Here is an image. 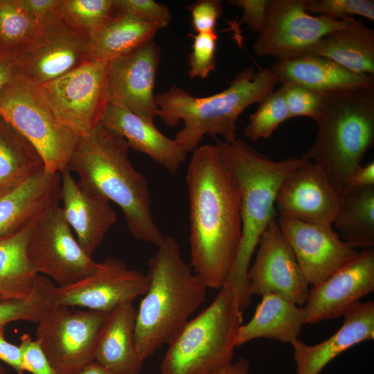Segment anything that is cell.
<instances>
[{"label": "cell", "instance_id": "3957f363", "mask_svg": "<svg viewBox=\"0 0 374 374\" xmlns=\"http://www.w3.org/2000/svg\"><path fill=\"white\" fill-rule=\"evenodd\" d=\"M216 145L235 178L240 196L242 237L236 260L227 281L234 287L242 310L251 303L247 279L250 262L259 240L276 217L275 202L285 178L308 162L299 157L274 161L237 139L227 143L215 138Z\"/></svg>", "mask_w": 374, "mask_h": 374}, {"label": "cell", "instance_id": "f1b7e54d", "mask_svg": "<svg viewBox=\"0 0 374 374\" xmlns=\"http://www.w3.org/2000/svg\"><path fill=\"white\" fill-rule=\"evenodd\" d=\"M161 28L134 17L117 14L89 39V60L109 62L154 39Z\"/></svg>", "mask_w": 374, "mask_h": 374}, {"label": "cell", "instance_id": "ba28073f", "mask_svg": "<svg viewBox=\"0 0 374 374\" xmlns=\"http://www.w3.org/2000/svg\"><path fill=\"white\" fill-rule=\"evenodd\" d=\"M0 115L35 147L46 170L67 167L78 136L58 120L41 85L16 66L0 95Z\"/></svg>", "mask_w": 374, "mask_h": 374}, {"label": "cell", "instance_id": "681fc988", "mask_svg": "<svg viewBox=\"0 0 374 374\" xmlns=\"http://www.w3.org/2000/svg\"><path fill=\"white\" fill-rule=\"evenodd\" d=\"M0 374H6V368L0 363Z\"/></svg>", "mask_w": 374, "mask_h": 374}, {"label": "cell", "instance_id": "7bdbcfd3", "mask_svg": "<svg viewBox=\"0 0 374 374\" xmlns=\"http://www.w3.org/2000/svg\"><path fill=\"white\" fill-rule=\"evenodd\" d=\"M21 1L38 26L57 15L60 0H21Z\"/></svg>", "mask_w": 374, "mask_h": 374}, {"label": "cell", "instance_id": "277c9868", "mask_svg": "<svg viewBox=\"0 0 374 374\" xmlns=\"http://www.w3.org/2000/svg\"><path fill=\"white\" fill-rule=\"evenodd\" d=\"M148 262V287L137 310L135 340L143 361L168 344L205 301L203 280L182 257L172 236H166Z\"/></svg>", "mask_w": 374, "mask_h": 374}, {"label": "cell", "instance_id": "2e32d148", "mask_svg": "<svg viewBox=\"0 0 374 374\" xmlns=\"http://www.w3.org/2000/svg\"><path fill=\"white\" fill-rule=\"evenodd\" d=\"M161 48L154 39L108 63V104L125 107L154 122L159 109L154 87Z\"/></svg>", "mask_w": 374, "mask_h": 374}, {"label": "cell", "instance_id": "7402d4cb", "mask_svg": "<svg viewBox=\"0 0 374 374\" xmlns=\"http://www.w3.org/2000/svg\"><path fill=\"white\" fill-rule=\"evenodd\" d=\"M60 173L43 169L0 195V240L34 223L61 202Z\"/></svg>", "mask_w": 374, "mask_h": 374}, {"label": "cell", "instance_id": "7dc6e473", "mask_svg": "<svg viewBox=\"0 0 374 374\" xmlns=\"http://www.w3.org/2000/svg\"><path fill=\"white\" fill-rule=\"evenodd\" d=\"M215 374H250L249 362L245 358H240L232 362Z\"/></svg>", "mask_w": 374, "mask_h": 374}, {"label": "cell", "instance_id": "8fae6325", "mask_svg": "<svg viewBox=\"0 0 374 374\" xmlns=\"http://www.w3.org/2000/svg\"><path fill=\"white\" fill-rule=\"evenodd\" d=\"M28 254L36 272L52 278L58 287L86 278L100 265L82 249L59 206L35 222Z\"/></svg>", "mask_w": 374, "mask_h": 374}, {"label": "cell", "instance_id": "44dd1931", "mask_svg": "<svg viewBox=\"0 0 374 374\" xmlns=\"http://www.w3.org/2000/svg\"><path fill=\"white\" fill-rule=\"evenodd\" d=\"M343 324L331 337L308 345L297 339L291 345L296 374H319L337 356L362 341L374 338V303L357 302L342 315Z\"/></svg>", "mask_w": 374, "mask_h": 374}, {"label": "cell", "instance_id": "5bb4252c", "mask_svg": "<svg viewBox=\"0 0 374 374\" xmlns=\"http://www.w3.org/2000/svg\"><path fill=\"white\" fill-rule=\"evenodd\" d=\"M148 287L147 274L130 269L123 260L110 257L100 262L99 267L86 278L68 285L56 286L51 303L108 312L143 296Z\"/></svg>", "mask_w": 374, "mask_h": 374}, {"label": "cell", "instance_id": "ac0fdd59", "mask_svg": "<svg viewBox=\"0 0 374 374\" xmlns=\"http://www.w3.org/2000/svg\"><path fill=\"white\" fill-rule=\"evenodd\" d=\"M374 291V249H366L310 290L305 323L334 319L359 299Z\"/></svg>", "mask_w": 374, "mask_h": 374}, {"label": "cell", "instance_id": "6da1fadb", "mask_svg": "<svg viewBox=\"0 0 374 374\" xmlns=\"http://www.w3.org/2000/svg\"><path fill=\"white\" fill-rule=\"evenodd\" d=\"M186 181L189 264L207 287L220 289L231 274L241 241L239 188L216 145H202L193 152Z\"/></svg>", "mask_w": 374, "mask_h": 374}, {"label": "cell", "instance_id": "f546056e", "mask_svg": "<svg viewBox=\"0 0 374 374\" xmlns=\"http://www.w3.org/2000/svg\"><path fill=\"white\" fill-rule=\"evenodd\" d=\"M340 197L333 228L352 247L373 248L374 186L348 188Z\"/></svg>", "mask_w": 374, "mask_h": 374}, {"label": "cell", "instance_id": "603a6c76", "mask_svg": "<svg viewBox=\"0 0 374 374\" xmlns=\"http://www.w3.org/2000/svg\"><path fill=\"white\" fill-rule=\"evenodd\" d=\"M100 123L123 137L130 148L145 154L170 174H175L188 152L150 122L130 110L108 104Z\"/></svg>", "mask_w": 374, "mask_h": 374}, {"label": "cell", "instance_id": "52a82bcc", "mask_svg": "<svg viewBox=\"0 0 374 374\" xmlns=\"http://www.w3.org/2000/svg\"><path fill=\"white\" fill-rule=\"evenodd\" d=\"M242 322L236 292L226 281L211 305L168 344L161 374H215L232 363Z\"/></svg>", "mask_w": 374, "mask_h": 374}, {"label": "cell", "instance_id": "d590c367", "mask_svg": "<svg viewBox=\"0 0 374 374\" xmlns=\"http://www.w3.org/2000/svg\"><path fill=\"white\" fill-rule=\"evenodd\" d=\"M282 91L291 118L307 116L315 122L319 118L325 104V93L294 82H284Z\"/></svg>", "mask_w": 374, "mask_h": 374}, {"label": "cell", "instance_id": "e0dca14e", "mask_svg": "<svg viewBox=\"0 0 374 374\" xmlns=\"http://www.w3.org/2000/svg\"><path fill=\"white\" fill-rule=\"evenodd\" d=\"M278 224L309 285H316L353 258L356 249L330 224H313L280 215Z\"/></svg>", "mask_w": 374, "mask_h": 374}, {"label": "cell", "instance_id": "8d00e7d4", "mask_svg": "<svg viewBox=\"0 0 374 374\" xmlns=\"http://www.w3.org/2000/svg\"><path fill=\"white\" fill-rule=\"evenodd\" d=\"M188 35L193 39L188 75L192 79L206 78L216 67L215 51L218 39L216 30Z\"/></svg>", "mask_w": 374, "mask_h": 374}, {"label": "cell", "instance_id": "9a60e30c", "mask_svg": "<svg viewBox=\"0 0 374 374\" xmlns=\"http://www.w3.org/2000/svg\"><path fill=\"white\" fill-rule=\"evenodd\" d=\"M247 279L251 295L273 294L296 305H304L309 294L295 255L275 217L262 234Z\"/></svg>", "mask_w": 374, "mask_h": 374}, {"label": "cell", "instance_id": "4fadbf2b", "mask_svg": "<svg viewBox=\"0 0 374 374\" xmlns=\"http://www.w3.org/2000/svg\"><path fill=\"white\" fill-rule=\"evenodd\" d=\"M89 38L59 14L37 26L34 36L13 53L16 68L43 85L89 60Z\"/></svg>", "mask_w": 374, "mask_h": 374}, {"label": "cell", "instance_id": "30bf717a", "mask_svg": "<svg viewBox=\"0 0 374 374\" xmlns=\"http://www.w3.org/2000/svg\"><path fill=\"white\" fill-rule=\"evenodd\" d=\"M109 62L87 60L72 71L41 85L58 120L78 137L100 122L108 105Z\"/></svg>", "mask_w": 374, "mask_h": 374}, {"label": "cell", "instance_id": "f35d334b", "mask_svg": "<svg viewBox=\"0 0 374 374\" xmlns=\"http://www.w3.org/2000/svg\"><path fill=\"white\" fill-rule=\"evenodd\" d=\"M117 12L134 17L143 21L167 27L171 20L169 8L154 0H115Z\"/></svg>", "mask_w": 374, "mask_h": 374}, {"label": "cell", "instance_id": "7a4b0ae2", "mask_svg": "<svg viewBox=\"0 0 374 374\" xmlns=\"http://www.w3.org/2000/svg\"><path fill=\"white\" fill-rule=\"evenodd\" d=\"M129 149L123 137L100 122L78 137L67 168L82 186L119 206L133 237L158 247L166 236L152 217L148 181L133 166Z\"/></svg>", "mask_w": 374, "mask_h": 374}, {"label": "cell", "instance_id": "4316f807", "mask_svg": "<svg viewBox=\"0 0 374 374\" xmlns=\"http://www.w3.org/2000/svg\"><path fill=\"white\" fill-rule=\"evenodd\" d=\"M304 324L303 308L277 295L264 294L251 319L240 327L236 345L258 338L291 344L299 338Z\"/></svg>", "mask_w": 374, "mask_h": 374}, {"label": "cell", "instance_id": "cb8c5ba5", "mask_svg": "<svg viewBox=\"0 0 374 374\" xmlns=\"http://www.w3.org/2000/svg\"><path fill=\"white\" fill-rule=\"evenodd\" d=\"M277 83L294 82L326 93L374 85V75L351 71L332 60L304 53L276 60L270 68Z\"/></svg>", "mask_w": 374, "mask_h": 374}, {"label": "cell", "instance_id": "74e56055", "mask_svg": "<svg viewBox=\"0 0 374 374\" xmlns=\"http://www.w3.org/2000/svg\"><path fill=\"white\" fill-rule=\"evenodd\" d=\"M305 8L337 19L359 15L374 20L373 0H307Z\"/></svg>", "mask_w": 374, "mask_h": 374}, {"label": "cell", "instance_id": "83f0119b", "mask_svg": "<svg viewBox=\"0 0 374 374\" xmlns=\"http://www.w3.org/2000/svg\"><path fill=\"white\" fill-rule=\"evenodd\" d=\"M35 222L0 240V300L24 299L35 285L39 274L28 254Z\"/></svg>", "mask_w": 374, "mask_h": 374}, {"label": "cell", "instance_id": "4dcf8cb0", "mask_svg": "<svg viewBox=\"0 0 374 374\" xmlns=\"http://www.w3.org/2000/svg\"><path fill=\"white\" fill-rule=\"evenodd\" d=\"M44 168L35 147L0 115V195Z\"/></svg>", "mask_w": 374, "mask_h": 374}, {"label": "cell", "instance_id": "bcb514c9", "mask_svg": "<svg viewBox=\"0 0 374 374\" xmlns=\"http://www.w3.org/2000/svg\"><path fill=\"white\" fill-rule=\"evenodd\" d=\"M15 69L12 55L0 52V95L12 78Z\"/></svg>", "mask_w": 374, "mask_h": 374}, {"label": "cell", "instance_id": "8992f818", "mask_svg": "<svg viewBox=\"0 0 374 374\" xmlns=\"http://www.w3.org/2000/svg\"><path fill=\"white\" fill-rule=\"evenodd\" d=\"M315 123V140L301 157L318 166L341 196L374 143V85L325 93Z\"/></svg>", "mask_w": 374, "mask_h": 374}, {"label": "cell", "instance_id": "ee69618b", "mask_svg": "<svg viewBox=\"0 0 374 374\" xmlns=\"http://www.w3.org/2000/svg\"><path fill=\"white\" fill-rule=\"evenodd\" d=\"M4 325L0 326V360L12 367L17 374L25 372L23 365L22 353L19 346L6 341L4 335Z\"/></svg>", "mask_w": 374, "mask_h": 374}, {"label": "cell", "instance_id": "484cf974", "mask_svg": "<svg viewBox=\"0 0 374 374\" xmlns=\"http://www.w3.org/2000/svg\"><path fill=\"white\" fill-rule=\"evenodd\" d=\"M305 53L323 56L358 73L374 75V30L353 17L324 35Z\"/></svg>", "mask_w": 374, "mask_h": 374}, {"label": "cell", "instance_id": "ffe728a7", "mask_svg": "<svg viewBox=\"0 0 374 374\" xmlns=\"http://www.w3.org/2000/svg\"><path fill=\"white\" fill-rule=\"evenodd\" d=\"M60 175L64 216L82 249L91 257L116 224L117 215L107 199L75 181L67 167Z\"/></svg>", "mask_w": 374, "mask_h": 374}, {"label": "cell", "instance_id": "d6986e66", "mask_svg": "<svg viewBox=\"0 0 374 374\" xmlns=\"http://www.w3.org/2000/svg\"><path fill=\"white\" fill-rule=\"evenodd\" d=\"M340 202V195L325 172L308 161L285 178L278 192L275 208L282 216L332 224Z\"/></svg>", "mask_w": 374, "mask_h": 374}, {"label": "cell", "instance_id": "836d02e7", "mask_svg": "<svg viewBox=\"0 0 374 374\" xmlns=\"http://www.w3.org/2000/svg\"><path fill=\"white\" fill-rule=\"evenodd\" d=\"M56 286L39 274L30 295L24 299L0 300V326L17 321L38 323L49 308Z\"/></svg>", "mask_w": 374, "mask_h": 374}, {"label": "cell", "instance_id": "b9f144b4", "mask_svg": "<svg viewBox=\"0 0 374 374\" xmlns=\"http://www.w3.org/2000/svg\"><path fill=\"white\" fill-rule=\"evenodd\" d=\"M229 4L242 10L241 22L258 34L263 28L268 12L269 0H229Z\"/></svg>", "mask_w": 374, "mask_h": 374}, {"label": "cell", "instance_id": "e575fe53", "mask_svg": "<svg viewBox=\"0 0 374 374\" xmlns=\"http://www.w3.org/2000/svg\"><path fill=\"white\" fill-rule=\"evenodd\" d=\"M290 118L284 95L278 87L259 103L243 132L251 141L267 139L282 123Z\"/></svg>", "mask_w": 374, "mask_h": 374}, {"label": "cell", "instance_id": "60d3db41", "mask_svg": "<svg viewBox=\"0 0 374 374\" xmlns=\"http://www.w3.org/2000/svg\"><path fill=\"white\" fill-rule=\"evenodd\" d=\"M19 347L25 371L31 374H57L39 343L28 334L21 336Z\"/></svg>", "mask_w": 374, "mask_h": 374}, {"label": "cell", "instance_id": "7c38bea8", "mask_svg": "<svg viewBox=\"0 0 374 374\" xmlns=\"http://www.w3.org/2000/svg\"><path fill=\"white\" fill-rule=\"evenodd\" d=\"M307 0H269L267 17L253 44L258 57L282 60L306 53L324 35L343 26L348 17L312 16L305 8Z\"/></svg>", "mask_w": 374, "mask_h": 374}, {"label": "cell", "instance_id": "c3c4849f", "mask_svg": "<svg viewBox=\"0 0 374 374\" xmlns=\"http://www.w3.org/2000/svg\"><path fill=\"white\" fill-rule=\"evenodd\" d=\"M78 374H110L105 368H103L96 362H93L83 370H82Z\"/></svg>", "mask_w": 374, "mask_h": 374}, {"label": "cell", "instance_id": "1f68e13d", "mask_svg": "<svg viewBox=\"0 0 374 374\" xmlns=\"http://www.w3.org/2000/svg\"><path fill=\"white\" fill-rule=\"evenodd\" d=\"M58 14L89 39L117 14L115 0H60Z\"/></svg>", "mask_w": 374, "mask_h": 374}, {"label": "cell", "instance_id": "5b68a950", "mask_svg": "<svg viewBox=\"0 0 374 374\" xmlns=\"http://www.w3.org/2000/svg\"><path fill=\"white\" fill-rule=\"evenodd\" d=\"M276 78L270 68L249 66L235 75L228 88L212 96L196 97L172 85L155 95L158 116L168 126H184L175 139L193 152L206 136L222 137L231 143L237 138V120L249 105L260 103L274 91Z\"/></svg>", "mask_w": 374, "mask_h": 374}, {"label": "cell", "instance_id": "f6af8a7d", "mask_svg": "<svg viewBox=\"0 0 374 374\" xmlns=\"http://www.w3.org/2000/svg\"><path fill=\"white\" fill-rule=\"evenodd\" d=\"M371 186H374L373 161L370 162L364 166L359 165L355 168L346 179L344 190L350 188L367 187Z\"/></svg>", "mask_w": 374, "mask_h": 374}, {"label": "cell", "instance_id": "d6a6232c", "mask_svg": "<svg viewBox=\"0 0 374 374\" xmlns=\"http://www.w3.org/2000/svg\"><path fill=\"white\" fill-rule=\"evenodd\" d=\"M37 24L21 0H0V52L12 55L35 34Z\"/></svg>", "mask_w": 374, "mask_h": 374}, {"label": "cell", "instance_id": "d4e9b609", "mask_svg": "<svg viewBox=\"0 0 374 374\" xmlns=\"http://www.w3.org/2000/svg\"><path fill=\"white\" fill-rule=\"evenodd\" d=\"M137 310L125 302L112 311L98 335L94 361L110 374H140L144 361L135 340Z\"/></svg>", "mask_w": 374, "mask_h": 374}, {"label": "cell", "instance_id": "ab89813d", "mask_svg": "<svg viewBox=\"0 0 374 374\" xmlns=\"http://www.w3.org/2000/svg\"><path fill=\"white\" fill-rule=\"evenodd\" d=\"M191 16V25L196 33L215 30L219 18L223 12L220 0H198L188 7Z\"/></svg>", "mask_w": 374, "mask_h": 374}, {"label": "cell", "instance_id": "9c48e42d", "mask_svg": "<svg viewBox=\"0 0 374 374\" xmlns=\"http://www.w3.org/2000/svg\"><path fill=\"white\" fill-rule=\"evenodd\" d=\"M69 308L52 305L36 330L35 340L57 374H78L94 362L97 339L109 313Z\"/></svg>", "mask_w": 374, "mask_h": 374}]
</instances>
